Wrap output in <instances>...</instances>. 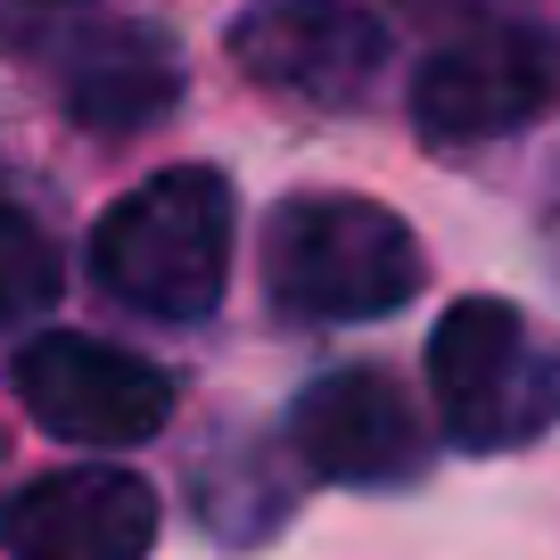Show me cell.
I'll use <instances>...</instances> for the list:
<instances>
[{
	"mask_svg": "<svg viewBox=\"0 0 560 560\" xmlns=\"http://www.w3.org/2000/svg\"><path fill=\"white\" fill-rule=\"evenodd\" d=\"M231 182L214 165H165L91 223V280L158 322H198L231 280Z\"/></svg>",
	"mask_w": 560,
	"mask_h": 560,
	"instance_id": "obj_1",
	"label": "cell"
},
{
	"mask_svg": "<svg viewBox=\"0 0 560 560\" xmlns=\"http://www.w3.org/2000/svg\"><path fill=\"white\" fill-rule=\"evenodd\" d=\"M429 404L462 454H520L560 429V347L503 298H462L429 330Z\"/></svg>",
	"mask_w": 560,
	"mask_h": 560,
	"instance_id": "obj_2",
	"label": "cell"
},
{
	"mask_svg": "<svg viewBox=\"0 0 560 560\" xmlns=\"http://www.w3.org/2000/svg\"><path fill=\"white\" fill-rule=\"evenodd\" d=\"M264 289L305 322H387L420 289V240L371 198H289L264 231Z\"/></svg>",
	"mask_w": 560,
	"mask_h": 560,
	"instance_id": "obj_3",
	"label": "cell"
},
{
	"mask_svg": "<svg viewBox=\"0 0 560 560\" xmlns=\"http://www.w3.org/2000/svg\"><path fill=\"white\" fill-rule=\"evenodd\" d=\"M560 100V34L552 25H470L438 42L412 74V132L429 149L527 132Z\"/></svg>",
	"mask_w": 560,
	"mask_h": 560,
	"instance_id": "obj_4",
	"label": "cell"
},
{
	"mask_svg": "<svg viewBox=\"0 0 560 560\" xmlns=\"http://www.w3.org/2000/svg\"><path fill=\"white\" fill-rule=\"evenodd\" d=\"M9 396L34 412V429L67 445H149L174 420V380L149 354H124L83 330L25 338L9 354Z\"/></svg>",
	"mask_w": 560,
	"mask_h": 560,
	"instance_id": "obj_5",
	"label": "cell"
},
{
	"mask_svg": "<svg viewBox=\"0 0 560 560\" xmlns=\"http://www.w3.org/2000/svg\"><path fill=\"white\" fill-rule=\"evenodd\" d=\"M231 67L256 91L314 107H354L387 58V25L363 0H256L231 25Z\"/></svg>",
	"mask_w": 560,
	"mask_h": 560,
	"instance_id": "obj_6",
	"label": "cell"
},
{
	"mask_svg": "<svg viewBox=\"0 0 560 560\" xmlns=\"http://www.w3.org/2000/svg\"><path fill=\"white\" fill-rule=\"evenodd\" d=\"M34 42H42V67L58 83V107L83 132H149L182 100V50L165 25L74 18V25H42Z\"/></svg>",
	"mask_w": 560,
	"mask_h": 560,
	"instance_id": "obj_7",
	"label": "cell"
},
{
	"mask_svg": "<svg viewBox=\"0 0 560 560\" xmlns=\"http://www.w3.org/2000/svg\"><path fill=\"white\" fill-rule=\"evenodd\" d=\"M158 487L107 462L42 470L0 494V552L9 560H149Z\"/></svg>",
	"mask_w": 560,
	"mask_h": 560,
	"instance_id": "obj_8",
	"label": "cell"
},
{
	"mask_svg": "<svg viewBox=\"0 0 560 560\" xmlns=\"http://www.w3.org/2000/svg\"><path fill=\"white\" fill-rule=\"evenodd\" d=\"M289 454L330 487H404L429 462L420 412L387 371H322L298 404H289Z\"/></svg>",
	"mask_w": 560,
	"mask_h": 560,
	"instance_id": "obj_9",
	"label": "cell"
},
{
	"mask_svg": "<svg viewBox=\"0 0 560 560\" xmlns=\"http://www.w3.org/2000/svg\"><path fill=\"white\" fill-rule=\"evenodd\" d=\"M50 298H58V247H50V231L0 190V330L25 322V314H42Z\"/></svg>",
	"mask_w": 560,
	"mask_h": 560,
	"instance_id": "obj_10",
	"label": "cell"
}]
</instances>
